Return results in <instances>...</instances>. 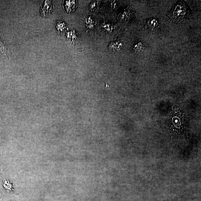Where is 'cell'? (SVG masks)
<instances>
[{"instance_id":"cell-8","label":"cell","mask_w":201,"mask_h":201,"mask_svg":"<svg viewBox=\"0 0 201 201\" xmlns=\"http://www.w3.org/2000/svg\"><path fill=\"white\" fill-rule=\"evenodd\" d=\"M86 24L87 25L88 29H92L94 27L95 20L91 16H88L85 18Z\"/></svg>"},{"instance_id":"cell-1","label":"cell","mask_w":201,"mask_h":201,"mask_svg":"<svg viewBox=\"0 0 201 201\" xmlns=\"http://www.w3.org/2000/svg\"><path fill=\"white\" fill-rule=\"evenodd\" d=\"M191 15L189 8L184 1H181L172 8L168 15L171 21L179 24L187 19Z\"/></svg>"},{"instance_id":"cell-5","label":"cell","mask_w":201,"mask_h":201,"mask_svg":"<svg viewBox=\"0 0 201 201\" xmlns=\"http://www.w3.org/2000/svg\"><path fill=\"white\" fill-rule=\"evenodd\" d=\"M43 8H41V13L44 17H47L49 15L52 10V5L50 1H45L44 5H43Z\"/></svg>"},{"instance_id":"cell-3","label":"cell","mask_w":201,"mask_h":201,"mask_svg":"<svg viewBox=\"0 0 201 201\" xmlns=\"http://www.w3.org/2000/svg\"><path fill=\"white\" fill-rule=\"evenodd\" d=\"M135 12L133 10L131 7L127 8L125 11L120 15V19L121 21L123 23H126L130 20V19L134 16Z\"/></svg>"},{"instance_id":"cell-12","label":"cell","mask_w":201,"mask_h":201,"mask_svg":"<svg viewBox=\"0 0 201 201\" xmlns=\"http://www.w3.org/2000/svg\"><path fill=\"white\" fill-rule=\"evenodd\" d=\"M0 53L4 54H7V48L5 44L2 42V41L0 40Z\"/></svg>"},{"instance_id":"cell-6","label":"cell","mask_w":201,"mask_h":201,"mask_svg":"<svg viewBox=\"0 0 201 201\" xmlns=\"http://www.w3.org/2000/svg\"><path fill=\"white\" fill-rule=\"evenodd\" d=\"M123 46L121 40H116L111 42L109 46V50L112 52H118L120 50Z\"/></svg>"},{"instance_id":"cell-7","label":"cell","mask_w":201,"mask_h":201,"mask_svg":"<svg viewBox=\"0 0 201 201\" xmlns=\"http://www.w3.org/2000/svg\"><path fill=\"white\" fill-rule=\"evenodd\" d=\"M64 7L67 13H71L74 12L76 8L77 2L76 1H65Z\"/></svg>"},{"instance_id":"cell-13","label":"cell","mask_w":201,"mask_h":201,"mask_svg":"<svg viewBox=\"0 0 201 201\" xmlns=\"http://www.w3.org/2000/svg\"><path fill=\"white\" fill-rule=\"evenodd\" d=\"M96 2H92L91 3V4L90 5V9L91 10H93L95 9L96 6Z\"/></svg>"},{"instance_id":"cell-10","label":"cell","mask_w":201,"mask_h":201,"mask_svg":"<svg viewBox=\"0 0 201 201\" xmlns=\"http://www.w3.org/2000/svg\"><path fill=\"white\" fill-rule=\"evenodd\" d=\"M144 48V46L141 42L136 43L133 46V49L134 51L138 53H140L142 52Z\"/></svg>"},{"instance_id":"cell-2","label":"cell","mask_w":201,"mask_h":201,"mask_svg":"<svg viewBox=\"0 0 201 201\" xmlns=\"http://www.w3.org/2000/svg\"><path fill=\"white\" fill-rule=\"evenodd\" d=\"M160 25L158 20L155 18H150L147 21L145 28L150 32H155L158 30Z\"/></svg>"},{"instance_id":"cell-4","label":"cell","mask_w":201,"mask_h":201,"mask_svg":"<svg viewBox=\"0 0 201 201\" xmlns=\"http://www.w3.org/2000/svg\"><path fill=\"white\" fill-rule=\"evenodd\" d=\"M67 38L71 40L74 44H79L81 41V38L80 35L76 33L75 30L71 31L67 34Z\"/></svg>"},{"instance_id":"cell-9","label":"cell","mask_w":201,"mask_h":201,"mask_svg":"<svg viewBox=\"0 0 201 201\" xmlns=\"http://www.w3.org/2000/svg\"><path fill=\"white\" fill-rule=\"evenodd\" d=\"M66 27H67V26L65 23L62 21H59L57 24L56 28L59 33H62L64 32Z\"/></svg>"},{"instance_id":"cell-11","label":"cell","mask_w":201,"mask_h":201,"mask_svg":"<svg viewBox=\"0 0 201 201\" xmlns=\"http://www.w3.org/2000/svg\"><path fill=\"white\" fill-rule=\"evenodd\" d=\"M102 26L105 31L109 33H111L114 29V27L113 25L108 23L104 22L102 24Z\"/></svg>"}]
</instances>
